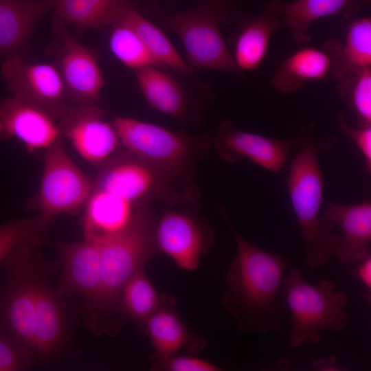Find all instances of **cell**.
<instances>
[{
  "label": "cell",
  "mask_w": 371,
  "mask_h": 371,
  "mask_svg": "<svg viewBox=\"0 0 371 371\" xmlns=\"http://www.w3.org/2000/svg\"><path fill=\"white\" fill-rule=\"evenodd\" d=\"M37 363L34 355L0 326V371H21Z\"/></svg>",
  "instance_id": "d6a6232c"
},
{
  "label": "cell",
  "mask_w": 371,
  "mask_h": 371,
  "mask_svg": "<svg viewBox=\"0 0 371 371\" xmlns=\"http://www.w3.org/2000/svg\"><path fill=\"white\" fill-rule=\"evenodd\" d=\"M56 0H0V58L27 47L39 20Z\"/></svg>",
  "instance_id": "603a6c76"
},
{
  "label": "cell",
  "mask_w": 371,
  "mask_h": 371,
  "mask_svg": "<svg viewBox=\"0 0 371 371\" xmlns=\"http://www.w3.org/2000/svg\"><path fill=\"white\" fill-rule=\"evenodd\" d=\"M339 92L355 112L359 126L371 125V68L339 85Z\"/></svg>",
  "instance_id": "1f68e13d"
},
{
  "label": "cell",
  "mask_w": 371,
  "mask_h": 371,
  "mask_svg": "<svg viewBox=\"0 0 371 371\" xmlns=\"http://www.w3.org/2000/svg\"><path fill=\"white\" fill-rule=\"evenodd\" d=\"M1 72L13 96L34 104L58 120L71 105L54 65L30 63L19 54L3 58Z\"/></svg>",
  "instance_id": "7c38bea8"
},
{
  "label": "cell",
  "mask_w": 371,
  "mask_h": 371,
  "mask_svg": "<svg viewBox=\"0 0 371 371\" xmlns=\"http://www.w3.org/2000/svg\"><path fill=\"white\" fill-rule=\"evenodd\" d=\"M93 188L104 190L142 206L153 201L170 205L194 204L199 192L194 183L164 172L125 149L98 166Z\"/></svg>",
  "instance_id": "8992f818"
},
{
  "label": "cell",
  "mask_w": 371,
  "mask_h": 371,
  "mask_svg": "<svg viewBox=\"0 0 371 371\" xmlns=\"http://www.w3.org/2000/svg\"><path fill=\"white\" fill-rule=\"evenodd\" d=\"M114 23H122L132 28L161 69H169L189 78L195 76L194 71L188 66L166 34L144 17L133 4L124 7L117 14Z\"/></svg>",
  "instance_id": "4316f807"
},
{
  "label": "cell",
  "mask_w": 371,
  "mask_h": 371,
  "mask_svg": "<svg viewBox=\"0 0 371 371\" xmlns=\"http://www.w3.org/2000/svg\"><path fill=\"white\" fill-rule=\"evenodd\" d=\"M170 298L157 292L142 269L131 278L122 291L121 311L126 322L132 321L144 332L148 319Z\"/></svg>",
  "instance_id": "f1b7e54d"
},
{
  "label": "cell",
  "mask_w": 371,
  "mask_h": 371,
  "mask_svg": "<svg viewBox=\"0 0 371 371\" xmlns=\"http://www.w3.org/2000/svg\"><path fill=\"white\" fill-rule=\"evenodd\" d=\"M369 0H295L285 8L284 22L296 44H307L311 24L320 19L340 15L349 18Z\"/></svg>",
  "instance_id": "83f0119b"
},
{
  "label": "cell",
  "mask_w": 371,
  "mask_h": 371,
  "mask_svg": "<svg viewBox=\"0 0 371 371\" xmlns=\"http://www.w3.org/2000/svg\"><path fill=\"white\" fill-rule=\"evenodd\" d=\"M330 58L323 49L302 47L279 65L271 84L280 93H292L309 81L326 79L330 73Z\"/></svg>",
  "instance_id": "d4e9b609"
},
{
  "label": "cell",
  "mask_w": 371,
  "mask_h": 371,
  "mask_svg": "<svg viewBox=\"0 0 371 371\" xmlns=\"http://www.w3.org/2000/svg\"><path fill=\"white\" fill-rule=\"evenodd\" d=\"M109 45L113 56L133 70L146 67L161 68L138 35L126 25H112Z\"/></svg>",
  "instance_id": "4dcf8cb0"
},
{
  "label": "cell",
  "mask_w": 371,
  "mask_h": 371,
  "mask_svg": "<svg viewBox=\"0 0 371 371\" xmlns=\"http://www.w3.org/2000/svg\"><path fill=\"white\" fill-rule=\"evenodd\" d=\"M61 273L58 289L65 295L80 297V315L85 317L93 308L101 285V254L99 243L80 242L56 244Z\"/></svg>",
  "instance_id": "2e32d148"
},
{
  "label": "cell",
  "mask_w": 371,
  "mask_h": 371,
  "mask_svg": "<svg viewBox=\"0 0 371 371\" xmlns=\"http://www.w3.org/2000/svg\"><path fill=\"white\" fill-rule=\"evenodd\" d=\"M34 249L24 245L8 255L1 262L5 276L0 280V326L34 355L36 289L45 258Z\"/></svg>",
  "instance_id": "9c48e42d"
},
{
  "label": "cell",
  "mask_w": 371,
  "mask_h": 371,
  "mask_svg": "<svg viewBox=\"0 0 371 371\" xmlns=\"http://www.w3.org/2000/svg\"><path fill=\"white\" fill-rule=\"evenodd\" d=\"M152 370L164 371H218L221 369L205 359L187 355L161 357L152 353Z\"/></svg>",
  "instance_id": "836d02e7"
},
{
  "label": "cell",
  "mask_w": 371,
  "mask_h": 371,
  "mask_svg": "<svg viewBox=\"0 0 371 371\" xmlns=\"http://www.w3.org/2000/svg\"><path fill=\"white\" fill-rule=\"evenodd\" d=\"M171 297L148 319L145 328L156 356L166 357L183 350L201 352L207 345L204 336L193 333L180 318Z\"/></svg>",
  "instance_id": "7402d4cb"
},
{
  "label": "cell",
  "mask_w": 371,
  "mask_h": 371,
  "mask_svg": "<svg viewBox=\"0 0 371 371\" xmlns=\"http://www.w3.org/2000/svg\"><path fill=\"white\" fill-rule=\"evenodd\" d=\"M49 223L38 215L14 219L0 225V264L17 247L31 245L36 247L48 238Z\"/></svg>",
  "instance_id": "f546056e"
},
{
  "label": "cell",
  "mask_w": 371,
  "mask_h": 371,
  "mask_svg": "<svg viewBox=\"0 0 371 371\" xmlns=\"http://www.w3.org/2000/svg\"><path fill=\"white\" fill-rule=\"evenodd\" d=\"M133 0H56L52 24L71 26L79 32L112 25L119 12Z\"/></svg>",
  "instance_id": "484cf974"
},
{
  "label": "cell",
  "mask_w": 371,
  "mask_h": 371,
  "mask_svg": "<svg viewBox=\"0 0 371 371\" xmlns=\"http://www.w3.org/2000/svg\"><path fill=\"white\" fill-rule=\"evenodd\" d=\"M297 139V152L289 166L287 188L303 239L306 262L318 268L337 256L341 238L334 232L335 225L321 212L324 182L319 159L320 141L313 128H304Z\"/></svg>",
  "instance_id": "3957f363"
},
{
  "label": "cell",
  "mask_w": 371,
  "mask_h": 371,
  "mask_svg": "<svg viewBox=\"0 0 371 371\" xmlns=\"http://www.w3.org/2000/svg\"><path fill=\"white\" fill-rule=\"evenodd\" d=\"M297 143V137L287 139L271 138L242 130L232 120H227L212 133V146L224 161L233 164L247 158L278 175Z\"/></svg>",
  "instance_id": "9a60e30c"
},
{
  "label": "cell",
  "mask_w": 371,
  "mask_h": 371,
  "mask_svg": "<svg viewBox=\"0 0 371 371\" xmlns=\"http://www.w3.org/2000/svg\"><path fill=\"white\" fill-rule=\"evenodd\" d=\"M337 128L358 147L365 162L367 172H371V125L358 128L348 124L341 113L335 115Z\"/></svg>",
  "instance_id": "e575fe53"
},
{
  "label": "cell",
  "mask_w": 371,
  "mask_h": 371,
  "mask_svg": "<svg viewBox=\"0 0 371 371\" xmlns=\"http://www.w3.org/2000/svg\"><path fill=\"white\" fill-rule=\"evenodd\" d=\"M49 49L71 104H99L104 78L95 52L76 41L66 27H53Z\"/></svg>",
  "instance_id": "8fae6325"
},
{
  "label": "cell",
  "mask_w": 371,
  "mask_h": 371,
  "mask_svg": "<svg viewBox=\"0 0 371 371\" xmlns=\"http://www.w3.org/2000/svg\"><path fill=\"white\" fill-rule=\"evenodd\" d=\"M233 234L237 255L225 276L228 290L221 302L244 332L266 334L279 330L285 308L280 288L290 260L266 251L243 238L223 212Z\"/></svg>",
  "instance_id": "6da1fadb"
},
{
  "label": "cell",
  "mask_w": 371,
  "mask_h": 371,
  "mask_svg": "<svg viewBox=\"0 0 371 371\" xmlns=\"http://www.w3.org/2000/svg\"><path fill=\"white\" fill-rule=\"evenodd\" d=\"M157 67L135 71L142 95L154 109L179 121H186L191 113L189 99L181 85Z\"/></svg>",
  "instance_id": "cb8c5ba5"
},
{
  "label": "cell",
  "mask_w": 371,
  "mask_h": 371,
  "mask_svg": "<svg viewBox=\"0 0 371 371\" xmlns=\"http://www.w3.org/2000/svg\"><path fill=\"white\" fill-rule=\"evenodd\" d=\"M282 294L292 314L293 329L289 342L298 348L306 342L314 345L321 340L320 331L339 332L347 328L350 318L345 308L346 293L335 291L331 281L317 285L306 282L299 269L292 267L284 278Z\"/></svg>",
  "instance_id": "52a82bcc"
},
{
  "label": "cell",
  "mask_w": 371,
  "mask_h": 371,
  "mask_svg": "<svg viewBox=\"0 0 371 371\" xmlns=\"http://www.w3.org/2000/svg\"><path fill=\"white\" fill-rule=\"evenodd\" d=\"M156 221L149 205L142 206L124 231L100 243V289L93 308L82 317L95 335L115 336L126 322L120 307L122 293L131 278L159 253Z\"/></svg>",
  "instance_id": "7a4b0ae2"
},
{
  "label": "cell",
  "mask_w": 371,
  "mask_h": 371,
  "mask_svg": "<svg viewBox=\"0 0 371 371\" xmlns=\"http://www.w3.org/2000/svg\"><path fill=\"white\" fill-rule=\"evenodd\" d=\"M138 206L112 192L93 188L84 206V239L102 243L124 231L132 222Z\"/></svg>",
  "instance_id": "ffe728a7"
},
{
  "label": "cell",
  "mask_w": 371,
  "mask_h": 371,
  "mask_svg": "<svg viewBox=\"0 0 371 371\" xmlns=\"http://www.w3.org/2000/svg\"><path fill=\"white\" fill-rule=\"evenodd\" d=\"M311 366L312 368L319 370H338L335 356L326 359H315L311 363Z\"/></svg>",
  "instance_id": "8d00e7d4"
},
{
  "label": "cell",
  "mask_w": 371,
  "mask_h": 371,
  "mask_svg": "<svg viewBox=\"0 0 371 371\" xmlns=\"http://www.w3.org/2000/svg\"><path fill=\"white\" fill-rule=\"evenodd\" d=\"M357 264L350 273L360 280L366 286V298L370 302L371 298V257L370 256Z\"/></svg>",
  "instance_id": "d590c367"
},
{
  "label": "cell",
  "mask_w": 371,
  "mask_h": 371,
  "mask_svg": "<svg viewBox=\"0 0 371 371\" xmlns=\"http://www.w3.org/2000/svg\"><path fill=\"white\" fill-rule=\"evenodd\" d=\"M93 189L67 153L63 137L45 150L42 177L34 200L38 215L51 223L63 214H76L83 208Z\"/></svg>",
  "instance_id": "30bf717a"
},
{
  "label": "cell",
  "mask_w": 371,
  "mask_h": 371,
  "mask_svg": "<svg viewBox=\"0 0 371 371\" xmlns=\"http://www.w3.org/2000/svg\"><path fill=\"white\" fill-rule=\"evenodd\" d=\"M155 239L159 252L169 256L179 267L194 271L213 247L214 231L196 214L171 208L157 220Z\"/></svg>",
  "instance_id": "4fadbf2b"
},
{
  "label": "cell",
  "mask_w": 371,
  "mask_h": 371,
  "mask_svg": "<svg viewBox=\"0 0 371 371\" xmlns=\"http://www.w3.org/2000/svg\"><path fill=\"white\" fill-rule=\"evenodd\" d=\"M231 0H201L197 7L185 12H161V24L175 34L186 52V62L193 70L206 69L241 78L221 32V25L233 21Z\"/></svg>",
  "instance_id": "5b68a950"
},
{
  "label": "cell",
  "mask_w": 371,
  "mask_h": 371,
  "mask_svg": "<svg viewBox=\"0 0 371 371\" xmlns=\"http://www.w3.org/2000/svg\"><path fill=\"white\" fill-rule=\"evenodd\" d=\"M113 123L122 146L145 162L194 183L196 166L209 152L212 132L192 135L176 132L131 117H116Z\"/></svg>",
  "instance_id": "277c9868"
},
{
  "label": "cell",
  "mask_w": 371,
  "mask_h": 371,
  "mask_svg": "<svg viewBox=\"0 0 371 371\" xmlns=\"http://www.w3.org/2000/svg\"><path fill=\"white\" fill-rule=\"evenodd\" d=\"M62 137L58 119L44 109L13 95L0 101V139H16L34 153Z\"/></svg>",
  "instance_id": "e0dca14e"
},
{
  "label": "cell",
  "mask_w": 371,
  "mask_h": 371,
  "mask_svg": "<svg viewBox=\"0 0 371 371\" xmlns=\"http://www.w3.org/2000/svg\"><path fill=\"white\" fill-rule=\"evenodd\" d=\"M63 137L87 162L99 166L122 146L113 122L99 104H71L58 120Z\"/></svg>",
  "instance_id": "5bb4252c"
},
{
  "label": "cell",
  "mask_w": 371,
  "mask_h": 371,
  "mask_svg": "<svg viewBox=\"0 0 371 371\" xmlns=\"http://www.w3.org/2000/svg\"><path fill=\"white\" fill-rule=\"evenodd\" d=\"M287 2L271 0L261 13L246 16L234 41V61L243 74L257 69L268 53L271 38L284 22Z\"/></svg>",
  "instance_id": "ac0fdd59"
},
{
  "label": "cell",
  "mask_w": 371,
  "mask_h": 371,
  "mask_svg": "<svg viewBox=\"0 0 371 371\" xmlns=\"http://www.w3.org/2000/svg\"><path fill=\"white\" fill-rule=\"evenodd\" d=\"M323 215L342 232L337 256L346 266L359 263L370 256L371 202L366 200L355 205L327 201Z\"/></svg>",
  "instance_id": "d6986e66"
},
{
  "label": "cell",
  "mask_w": 371,
  "mask_h": 371,
  "mask_svg": "<svg viewBox=\"0 0 371 371\" xmlns=\"http://www.w3.org/2000/svg\"><path fill=\"white\" fill-rule=\"evenodd\" d=\"M330 60V74L339 85L371 68V19L361 17L347 27L345 41L333 38L322 48Z\"/></svg>",
  "instance_id": "44dd1931"
},
{
  "label": "cell",
  "mask_w": 371,
  "mask_h": 371,
  "mask_svg": "<svg viewBox=\"0 0 371 371\" xmlns=\"http://www.w3.org/2000/svg\"><path fill=\"white\" fill-rule=\"evenodd\" d=\"M58 265L44 258L36 289L34 353L36 362L56 368L76 352L74 330L80 306L52 285Z\"/></svg>",
  "instance_id": "ba28073f"
}]
</instances>
